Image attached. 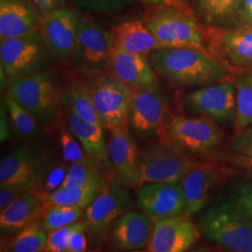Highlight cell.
<instances>
[{
    "instance_id": "6da1fadb",
    "label": "cell",
    "mask_w": 252,
    "mask_h": 252,
    "mask_svg": "<svg viewBox=\"0 0 252 252\" xmlns=\"http://www.w3.org/2000/svg\"><path fill=\"white\" fill-rule=\"evenodd\" d=\"M148 57L157 76L178 90H194L233 76L223 63L197 49H158Z\"/></svg>"
},
{
    "instance_id": "7a4b0ae2",
    "label": "cell",
    "mask_w": 252,
    "mask_h": 252,
    "mask_svg": "<svg viewBox=\"0 0 252 252\" xmlns=\"http://www.w3.org/2000/svg\"><path fill=\"white\" fill-rule=\"evenodd\" d=\"M143 22L159 49L190 48L207 52L205 26L188 6H153Z\"/></svg>"
},
{
    "instance_id": "3957f363",
    "label": "cell",
    "mask_w": 252,
    "mask_h": 252,
    "mask_svg": "<svg viewBox=\"0 0 252 252\" xmlns=\"http://www.w3.org/2000/svg\"><path fill=\"white\" fill-rule=\"evenodd\" d=\"M63 94L54 76L37 72L10 81L7 94L41 123L46 131H54L61 121Z\"/></svg>"
},
{
    "instance_id": "277c9868",
    "label": "cell",
    "mask_w": 252,
    "mask_h": 252,
    "mask_svg": "<svg viewBox=\"0 0 252 252\" xmlns=\"http://www.w3.org/2000/svg\"><path fill=\"white\" fill-rule=\"evenodd\" d=\"M198 227L206 238L227 251L252 252V217L236 201L210 206Z\"/></svg>"
},
{
    "instance_id": "5b68a950",
    "label": "cell",
    "mask_w": 252,
    "mask_h": 252,
    "mask_svg": "<svg viewBox=\"0 0 252 252\" xmlns=\"http://www.w3.org/2000/svg\"><path fill=\"white\" fill-rule=\"evenodd\" d=\"M162 138L179 146L192 158L214 157L222 146L224 136L216 122L199 115L183 114L166 117Z\"/></svg>"
},
{
    "instance_id": "8992f818",
    "label": "cell",
    "mask_w": 252,
    "mask_h": 252,
    "mask_svg": "<svg viewBox=\"0 0 252 252\" xmlns=\"http://www.w3.org/2000/svg\"><path fill=\"white\" fill-rule=\"evenodd\" d=\"M196 162L171 141L157 139L139 151V186L148 182H180Z\"/></svg>"
},
{
    "instance_id": "52a82bcc",
    "label": "cell",
    "mask_w": 252,
    "mask_h": 252,
    "mask_svg": "<svg viewBox=\"0 0 252 252\" xmlns=\"http://www.w3.org/2000/svg\"><path fill=\"white\" fill-rule=\"evenodd\" d=\"M168 103L158 84L132 90L129 130L135 138L149 144L162 138Z\"/></svg>"
},
{
    "instance_id": "ba28073f",
    "label": "cell",
    "mask_w": 252,
    "mask_h": 252,
    "mask_svg": "<svg viewBox=\"0 0 252 252\" xmlns=\"http://www.w3.org/2000/svg\"><path fill=\"white\" fill-rule=\"evenodd\" d=\"M128 189L111 184L99 191L85 208L83 220L92 245L99 247L104 243L118 218L135 206L134 197Z\"/></svg>"
},
{
    "instance_id": "9c48e42d",
    "label": "cell",
    "mask_w": 252,
    "mask_h": 252,
    "mask_svg": "<svg viewBox=\"0 0 252 252\" xmlns=\"http://www.w3.org/2000/svg\"><path fill=\"white\" fill-rule=\"evenodd\" d=\"M207 53L232 73L252 68V26L205 27Z\"/></svg>"
},
{
    "instance_id": "30bf717a",
    "label": "cell",
    "mask_w": 252,
    "mask_h": 252,
    "mask_svg": "<svg viewBox=\"0 0 252 252\" xmlns=\"http://www.w3.org/2000/svg\"><path fill=\"white\" fill-rule=\"evenodd\" d=\"M115 49L111 31L90 19L79 20L74 59L86 74L95 75L108 68Z\"/></svg>"
},
{
    "instance_id": "8fae6325",
    "label": "cell",
    "mask_w": 252,
    "mask_h": 252,
    "mask_svg": "<svg viewBox=\"0 0 252 252\" xmlns=\"http://www.w3.org/2000/svg\"><path fill=\"white\" fill-rule=\"evenodd\" d=\"M91 96L103 127L111 132L129 126L132 90L110 76H102L89 85Z\"/></svg>"
},
{
    "instance_id": "7c38bea8",
    "label": "cell",
    "mask_w": 252,
    "mask_h": 252,
    "mask_svg": "<svg viewBox=\"0 0 252 252\" xmlns=\"http://www.w3.org/2000/svg\"><path fill=\"white\" fill-rule=\"evenodd\" d=\"M181 102L187 111L207 116L217 124L234 122L235 89L232 78L190 90L182 95Z\"/></svg>"
},
{
    "instance_id": "4fadbf2b",
    "label": "cell",
    "mask_w": 252,
    "mask_h": 252,
    "mask_svg": "<svg viewBox=\"0 0 252 252\" xmlns=\"http://www.w3.org/2000/svg\"><path fill=\"white\" fill-rule=\"evenodd\" d=\"M45 41L37 34L0 39L1 68L11 80L33 73L41 72L47 61Z\"/></svg>"
},
{
    "instance_id": "5bb4252c",
    "label": "cell",
    "mask_w": 252,
    "mask_h": 252,
    "mask_svg": "<svg viewBox=\"0 0 252 252\" xmlns=\"http://www.w3.org/2000/svg\"><path fill=\"white\" fill-rule=\"evenodd\" d=\"M136 189V207L153 221L185 212L186 202L180 182H148Z\"/></svg>"
},
{
    "instance_id": "9a60e30c",
    "label": "cell",
    "mask_w": 252,
    "mask_h": 252,
    "mask_svg": "<svg viewBox=\"0 0 252 252\" xmlns=\"http://www.w3.org/2000/svg\"><path fill=\"white\" fill-rule=\"evenodd\" d=\"M110 133L108 153L113 173V184L126 188H137L139 151L137 142L129 130V126L115 129Z\"/></svg>"
},
{
    "instance_id": "2e32d148",
    "label": "cell",
    "mask_w": 252,
    "mask_h": 252,
    "mask_svg": "<svg viewBox=\"0 0 252 252\" xmlns=\"http://www.w3.org/2000/svg\"><path fill=\"white\" fill-rule=\"evenodd\" d=\"M198 226L183 213L154 221L147 252H183L197 243L201 237Z\"/></svg>"
},
{
    "instance_id": "e0dca14e",
    "label": "cell",
    "mask_w": 252,
    "mask_h": 252,
    "mask_svg": "<svg viewBox=\"0 0 252 252\" xmlns=\"http://www.w3.org/2000/svg\"><path fill=\"white\" fill-rule=\"evenodd\" d=\"M78 23L76 14L66 8L47 12L40 22V36L49 49L61 59L74 55Z\"/></svg>"
},
{
    "instance_id": "ac0fdd59",
    "label": "cell",
    "mask_w": 252,
    "mask_h": 252,
    "mask_svg": "<svg viewBox=\"0 0 252 252\" xmlns=\"http://www.w3.org/2000/svg\"><path fill=\"white\" fill-rule=\"evenodd\" d=\"M67 126L81 143L91 163L99 170L109 185L113 184V173L108 158V142L105 135L106 129L103 126L81 119L68 109Z\"/></svg>"
},
{
    "instance_id": "d6986e66",
    "label": "cell",
    "mask_w": 252,
    "mask_h": 252,
    "mask_svg": "<svg viewBox=\"0 0 252 252\" xmlns=\"http://www.w3.org/2000/svg\"><path fill=\"white\" fill-rule=\"evenodd\" d=\"M221 172L213 162L197 161L180 180L186 207L185 214L192 216L200 212L220 181Z\"/></svg>"
},
{
    "instance_id": "ffe728a7",
    "label": "cell",
    "mask_w": 252,
    "mask_h": 252,
    "mask_svg": "<svg viewBox=\"0 0 252 252\" xmlns=\"http://www.w3.org/2000/svg\"><path fill=\"white\" fill-rule=\"evenodd\" d=\"M153 220L142 212L127 211L110 229V243L115 251L135 252L147 249L153 230Z\"/></svg>"
},
{
    "instance_id": "44dd1931",
    "label": "cell",
    "mask_w": 252,
    "mask_h": 252,
    "mask_svg": "<svg viewBox=\"0 0 252 252\" xmlns=\"http://www.w3.org/2000/svg\"><path fill=\"white\" fill-rule=\"evenodd\" d=\"M108 69L113 78L131 90L158 84L157 74L147 55L114 49Z\"/></svg>"
},
{
    "instance_id": "7402d4cb",
    "label": "cell",
    "mask_w": 252,
    "mask_h": 252,
    "mask_svg": "<svg viewBox=\"0 0 252 252\" xmlns=\"http://www.w3.org/2000/svg\"><path fill=\"white\" fill-rule=\"evenodd\" d=\"M34 154L27 145L18 146L0 162V187L36 189Z\"/></svg>"
},
{
    "instance_id": "603a6c76",
    "label": "cell",
    "mask_w": 252,
    "mask_h": 252,
    "mask_svg": "<svg viewBox=\"0 0 252 252\" xmlns=\"http://www.w3.org/2000/svg\"><path fill=\"white\" fill-rule=\"evenodd\" d=\"M44 205L35 192L30 190L12 204L0 210L1 239L17 234L38 220Z\"/></svg>"
},
{
    "instance_id": "cb8c5ba5",
    "label": "cell",
    "mask_w": 252,
    "mask_h": 252,
    "mask_svg": "<svg viewBox=\"0 0 252 252\" xmlns=\"http://www.w3.org/2000/svg\"><path fill=\"white\" fill-rule=\"evenodd\" d=\"M37 27L32 9L23 0H1L0 39L36 34Z\"/></svg>"
},
{
    "instance_id": "d4e9b609",
    "label": "cell",
    "mask_w": 252,
    "mask_h": 252,
    "mask_svg": "<svg viewBox=\"0 0 252 252\" xmlns=\"http://www.w3.org/2000/svg\"><path fill=\"white\" fill-rule=\"evenodd\" d=\"M115 49L134 54L149 55L158 50L159 45L144 22L126 21L111 28Z\"/></svg>"
},
{
    "instance_id": "484cf974",
    "label": "cell",
    "mask_w": 252,
    "mask_h": 252,
    "mask_svg": "<svg viewBox=\"0 0 252 252\" xmlns=\"http://www.w3.org/2000/svg\"><path fill=\"white\" fill-rule=\"evenodd\" d=\"M243 4L244 0H197L195 14L205 27L242 26Z\"/></svg>"
},
{
    "instance_id": "4316f807",
    "label": "cell",
    "mask_w": 252,
    "mask_h": 252,
    "mask_svg": "<svg viewBox=\"0 0 252 252\" xmlns=\"http://www.w3.org/2000/svg\"><path fill=\"white\" fill-rule=\"evenodd\" d=\"M235 89V118L237 132L252 126V68L234 71L232 76Z\"/></svg>"
},
{
    "instance_id": "83f0119b",
    "label": "cell",
    "mask_w": 252,
    "mask_h": 252,
    "mask_svg": "<svg viewBox=\"0 0 252 252\" xmlns=\"http://www.w3.org/2000/svg\"><path fill=\"white\" fill-rule=\"evenodd\" d=\"M48 233L41 224L40 218L10 237L1 239V252H44Z\"/></svg>"
},
{
    "instance_id": "f1b7e54d",
    "label": "cell",
    "mask_w": 252,
    "mask_h": 252,
    "mask_svg": "<svg viewBox=\"0 0 252 252\" xmlns=\"http://www.w3.org/2000/svg\"><path fill=\"white\" fill-rule=\"evenodd\" d=\"M3 102L7 109L10 128L19 137L33 140L46 131L41 123L12 97L6 94Z\"/></svg>"
},
{
    "instance_id": "f546056e",
    "label": "cell",
    "mask_w": 252,
    "mask_h": 252,
    "mask_svg": "<svg viewBox=\"0 0 252 252\" xmlns=\"http://www.w3.org/2000/svg\"><path fill=\"white\" fill-rule=\"evenodd\" d=\"M102 189L81 187H59L52 191H36L44 206H76L85 209Z\"/></svg>"
},
{
    "instance_id": "4dcf8cb0",
    "label": "cell",
    "mask_w": 252,
    "mask_h": 252,
    "mask_svg": "<svg viewBox=\"0 0 252 252\" xmlns=\"http://www.w3.org/2000/svg\"><path fill=\"white\" fill-rule=\"evenodd\" d=\"M63 105L66 109L71 110L81 119L103 126L94 107L89 85L81 82L70 85L64 90Z\"/></svg>"
},
{
    "instance_id": "1f68e13d",
    "label": "cell",
    "mask_w": 252,
    "mask_h": 252,
    "mask_svg": "<svg viewBox=\"0 0 252 252\" xmlns=\"http://www.w3.org/2000/svg\"><path fill=\"white\" fill-rule=\"evenodd\" d=\"M36 191H52L62 186L68 166L65 161H54L52 159H35Z\"/></svg>"
},
{
    "instance_id": "d6a6232c",
    "label": "cell",
    "mask_w": 252,
    "mask_h": 252,
    "mask_svg": "<svg viewBox=\"0 0 252 252\" xmlns=\"http://www.w3.org/2000/svg\"><path fill=\"white\" fill-rule=\"evenodd\" d=\"M81 187L103 189L109 186L108 181L90 162L70 163L61 187Z\"/></svg>"
},
{
    "instance_id": "836d02e7",
    "label": "cell",
    "mask_w": 252,
    "mask_h": 252,
    "mask_svg": "<svg viewBox=\"0 0 252 252\" xmlns=\"http://www.w3.org/2000/svg\"><path fill=\"white\" fill-rule=\"evenodd\" d=\"M228 161L252 177V126L237 132L231 140Z\"/></svg>"
},
{
    "instance_id": "e575fe53",
    "label": "cell",
    "mask_w": 252,
    "mask_h": 252,
    "mask_svg": "<svg viewBox=\"0 0 252 252\" xmlns=\"http://www.w3.org/2000/svg\"><path fill=\"white\" fill-rule=\"evenodd\" d=\"M84 217V209L76 206H44L40 221L46 232L75 223Z\"/></svg>"
},
{
    "instance_id": "d590c367",
    "label": "cell",
    "mask_w": 252,
    "mask_h": 252,
    "mask_svg": "<svg viewBox=\"0 0 252 252\" xmlns=\"http://www.w3.org/2000/svg\"><path fill=\"white\" fill-rule=\"evenodd\" d=\"M59 146L63 161L67 163L90 162L81 143L68 128L61 129L59 134Z\"/></svg>"
},
{
    "instance_id": "8d00e7d4",
    "label": "cell",
    "mask_w": 252,
    "mask_h": 252,
    "mask_svg": "<svg viewBox=\"0 0 252 252\" xmlns=\"http://www.w3.org/2000/svg\"><path fill=\"white\" fill-rule=\"evenodd\" d=\"M85 225L83 219L69 225L57 228L48 233L47 243L44 252H67L68 240L73 232L81 226Z\"/></svg>"
},
{
    "instance_id": "74e56055",
    "label": "cell",
    "mask_w": 252,
    "mask_h": 252,
    "mask_svg": "<svg viewBox=\"0 0 252 252\" xmlns=\"http://www.w3.org/2000/svg\"><path fill=\"white\" fill-rule=\"evenodd\" d=\"M135 0H78L84 9L99 12H113L125 9L134 3Z\"/></svg>"
},
{
    "instance_id": "f35d334b",
    "label": "cell",
    "mask_w": 252,
    "mask_h": 252,
    "mask_svg": "<svg viewBox=\"0 0 252 252\" xmlns=\"http://www.w3.org/2000/svg\"><path fill=\"white\" fill-rule=\"evenodd\" d=\"M85 232V225L73 232L68 240L67 252H83L88 250V240Z\"/></svg>"
},
{
    "instance_id": "ab89813d",
    "label": "cell",
    "mask_w": 252,
    "mask_h": 252,
    "mask_svg": "<svg viewBox=\"0 0 252 252\" xmlns=\"http://www.w3.org/2000/svg\"><path fill=\"white\" fill-rule=\"evenodd\" d=\"M235 201L252 217V183H244L237 187Z\"/></svg>"
},
{
    "instance_id": "60d3db41",
    "label": "cell",
    "mask_w": 252,
    "mask_h": 252,
    "mask_svg": "<svg viewBox=\"0 0 252 252\" xmlns=\"http://www.w3.org/2000/svg\"><path fill=\"white\" fill-rule=\"evenodd\" d=\"M0 210L4 209L14 201L30 191V189H19L13 187H0Z\"/></svg>"
},
{
    "instance_id": "b9f144b4",
    "label": "cell",
    "mask_w": 252,
    "mask_h": 252,
    "mask_svg": "<svg viewBox=\"0 0 252 252\" xmlns=\"http://www.w3.org/2000/svg\"><path fill=\"white\" fill-rule=\"evenodd\" d=\"M140 2L150 6H188L186 0H139Z\"/></svg>"
},
{
    "instance_id": "7bdbcfd3",
    "label": "cell",
    "mask_w": 252,
    "mask_h": 252,
    "mask_svg": "<svg viewBox=\"0 0 252 252\" xmlns=\"http://www.w3.org/2000/svg\"><path fill=\"white\" fill-rule=\"evenodd\" d=\"M31 1L37 9L47 13L54 9V8L58 7L63 0H31Z\"/></svg>"
},
{
    "instance_id": "ee69618b",
    "label": "cell",
    "mask_w": 252,
    "mask_h": 252,
    "mask_svg": "<svg viewBox=\"0 0 252 252\" xmlns=\"http://www.w3.org/2000/svg\"><path fill=\"white\" fill-rule=\"evenodd\" d=\"M8 125H9V119H8V113L6 106L4 102L1 105V140L5 141L9 137V130L8 128Z\"/></svg>"
},
{
    "instance_id": "f6af8a7d",
    "label": "cell",
    "mask_w": 252,
    "mask_h": 252,
    "mask_svg": "<svg viewBox=\"0 0 252 252\" xmlns=\"http://www.w3.org/2000/svg\"><path fill=\"white\" fill-rule=\"evenodd\" d=\"M241 19L242 25L252 26V0H244Z\"/></svg>"
}]
</instances>
